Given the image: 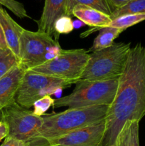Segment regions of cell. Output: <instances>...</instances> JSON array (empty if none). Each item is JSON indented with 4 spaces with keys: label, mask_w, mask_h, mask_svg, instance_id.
<instances>
[{
    "label": "cell",
    "mask_w": 145,
    "mask_h": 146,
    "mask_svg": "<svg viewBox=\"0 0 145 146\" xmlns=\"http://www.w3.org/2000/svg\"><path fill=\"white\" fill-rule=\"evenodd\" d=\"M114 146H139V121H126L117 136Z\"/></svg>",
    "instance_id": "14"
},
{
    "label": "cell",
    "mask_w": 145,
    "mask_h": 146,
    "mask_svg": "<svg viewBox=\"0 0 145 146\" xmlns=\"http://www.w3.org/2000/svg\"><path fill=\"white\" fill-rule=\"evenodd\" d=\"M75 84L74 81L54 78L26 70L16 94L15 102L29 109L39 98L45 96L55 95L58 92L62 93V90Z\"/></svg>",
    "instance_id": "6"
},
{
    "label": "cell",
    "mask_w": 145,
    "mask_h": 146,
    "mask_svg": "<svg viewBox=\"0 0 145 146\" xmlns=\"http://www.w3.org/2000/svg\"><path fill=\"white\" fill-rule=\"evenodd\" d=\"M131 14H145V0H132L121 8L115 9L111 15V19L122 15Z\"/></svg>",
    "instance_id": "19"
},
{
    "label": "cell",
    "mask_w": 145,
    "mask_h": 146,
    "mask_svg": "<svg viewBox=\"0 0 145 146\" xmlns=\"http://www.w3.org/2000/svg\"><path fill=\"white\" fill-rule=\"evenodd\" d=\"M0 24L4 31L7 47L18 58L20 38L25 29L17 24L1 7H0Z\"/></svg>",
    "instance_id": "12"
},
{
    "label": "cell",
    "mask_w": 145,
    "mask_h": 146,
    "mask_svg": "<svg viewBox=\"0 0 145 146\" xmlns=\"http://www.w3.org/2000/svg\"><path fill=\"white\" fill-rule=\"evenodd\" d=\"M61 50L58 41L51 36L24 29L20 38V65L26 70L31 69L55 58Z\"/></svg>",
    "instance_id": "5"
},
{
    "label": "cell",
    "mask_w": 145,
    "mask_h": 146,
    "mask_svg": "<svg viewBox=\"0 0 145 146\" xmlns=\"http://www.w3.org/2000/svg\"><path fill=\"white\" fill-rule=\"evenodd\" d=\"M0 4L9 9L14 15L19 19H31L24 4L16 0H0Z\"/></svg>",
    "instance_id": "21"
},
{
    "label": "cell",
    "mask_w": 145,
    "mask_h": 146,
    "mask_svg": "<svg viewBox=\"0 0 145 146\" xmlns=\"http://www.w3.org/2000/svg\"><path fill=\"white\" fill-rule=\"evenodd\" d=\"M145 116V46L131 48L116 95L108 107L105 131L101 146H114L117 136L127 121Z\"/></svg>",
    "instance_id": "1"
},
{
    "label": "cell",
    "mask_w": 145,
    "mask_h": 146,
    "mask_svg": "<svg viewBox=\"0 0 145 146\" xmlns=\"http://www.w3.org/2000/svg\"><path fill=\"white\" fill-rule=\"evenodd\" d=\"M145 20V14H131L119 16L112 19L109 27L122 29L125 31L129 27Z\"/></svg>",
    "instance_id": "18"
},
{
    "label": "cell",
    "mask_w": 145,
    "mask_h": 146,
    "mask_svg": "<svg viewBox=\"0 0 145 146\" xmlns=\"http://www.w3.org/2000/svg\"><path fill=\"white\" fill-rule=\"evenodd\" d=\"M75 23H76V25H74V28H79V27H80L82 24H84L81 21H80V20L79 21H76Z\"/></svg>",
    "instance_id": "27"
},
{
    "label": "cell",
    "mask_w": 145,
    "mask_h": 146,
    "mask_svg": "<svg viewBox=\"0 0 145 146\" xmlns=\"http://www.w3.org/2000/svg\"><path fill=\"white\" fill-rule=\"evenodd\" d=\"M72 15L77 17L84 24L100 29L109 27L112 19L107 14L85 5H76L73 8Z\"/></svg>",
    "instance_id": "13"
},
{
    "label": "cell",
    "mask_w": 145,
    "mask_h": 146,
    "mask_svg": "<svg viewBox=\"0 0 145 146\" xmlns=\"http://www.w3.org/2000/svg\"><path fill=\"white\" fill-rule=\"evenodd\" d=\"M55 99L52 98L51 96H45L43 98L37 100L34 104V113L38 116H42L50 108V107L53 106Z\"/></svg>",
    "instance_id": "22"
},
{
    "label": "cell",
    "mask_w": 145,
    "mask_h": 146,
    "mask_svg": "<svg viewBox=\"0 0 145 146\" xmlns=\"http://www.w3.org/2000/svg\"><path fill=\"white\" fill-rule=\"evenodd\" d=\"M74 29V24L72 19L68 16H63L55 21L54 24V30L57 37L59 38L61 34H68L72 32Z\"/></svg>",
    "instance_id": "20"
},
{
    "label": "cell",
    "mask_w": 145,
    "mask_h": 146,
    "mask_svg": "<svg viewBox=\"0 0 145 146\" xmlns=\"http://www.w3.org/2000/svg\"><path fill=\"white\" fill-rule=\"evenodd\" d=\"M88 6L92 8L102 11L111 17L114 9L109 5L107 0H67L66 1V16H72V11L76 5Z\"/></svg>",
    "instance_id": "16"
},
{
    "label": "cell",
    "mask_w": 145,
    "mask_h": 146,
    "mask_svg": "<svg viewBox=\"0 0 145 146\" xmlns=\"http://www.w3.org/2000/svg\"><path fill=\"white\" fill-rule=\"evenodd\" d=\"M19 64V58L9 48L0 49V78Z\"/></svg>",
    "instance_id": "17"
},
{
    "label": "cell",
    "mask_w": 145,
    "mask_h": 146,
    "mask_svg": "<svg viewBox=\"0 0 145 146\" xmlns=\"http://www.w3.org/2000/svg\"><path fill=\"white\" fill-rule=\"evenodd\" d=\"M122 29L107 27L99 29V34L94 39L92 47L89 51H96L108 48L114 44V41L123 32Z\"/></svg>",
    "instance_id": "15"
},
{
    "label": "cell",
    "mask_w": 145,
    "mask_h": 146,
    "mask_svg": "<svg viewBox=\"0 0 145 146\" xmlns=\"http://www.w3.org/2000/svg\"><path fill=\"white\" fill-rule=\"evenodd\" d=\"M114 10L121 8L132 0H107Z\"/></svg>",
    "instance_id": "24"
},
{
    "label": "cell",
    "mask_w": 145,
    "mask_h": 146,
    "mask_svg": "<svg viewBox=\"0 0 145 146\" xmlns=\"http://www.w3.org/2000/svg\"><path fill=\"white\" fill-rule=\"evenodd\" d=\"M9 134V128L7 124L0 121V141L7 138Z\"/></svg>",
    "instance_id": "25"
},
{
    "label": "cell",
    "mask_w": 145,
    "mask_h": 146,
    "mask_svg": "<svg viewBox=\"0 0 145 146\" xmlns=\"http://www.w3.org/2000/svg\"><path fill=\"white\" fill-rule=\"evenodd\" d=\"M53 146H58V145H53Z\"/></svg>",
    "instance_id": "28"
},
{
    "label": "cell",
    "mask_w": 145,
    "mask_h": 146,
    "mask_svg": "<svg viewBox=\"0 0 145 146\" xmlns=\"http://www.w3.org/2000/svg\"><path fill=\"white\" fill-rule=\"evenodd\" d=\"M107 105L67 109L43 116V124L26 146H46L48 142L72 131L99 123L105 120Z\"/></svg>",
    "instance_id": "2"
},
{
    "label": "cell",
    "mask_w": 145,
    "mask_h": 146,
    "mask_svg": "<svg viewBox=\"0 0 145 146\" xmlns=\"http://www.w3.org/2000/svg\"><path fill=\"white\" fill-rule=\"evenodd\" d=\"M0 146H26V143L24 141L14 137L7 136L4 138V141Z\"/></svg>",
    "instance_id": "23"
},
{
    "label": "cell",
    "mask_w": 145,
    "mask_h": 146,
    "mask_svg": "<svg viewBox=\"0 0 145 146\" xmlns=\"http://www.w3.org/2000/svg\"><path fill=\"white\" fill-rule=\"evenodd\" d=\"M105 131V120L99 123L72 131L53 140L46 146H101Z\"/></svg>",
    "instance_id": "9"
},
{
    "label": "cell",
    "mask_w": 145,
    "mask_h": 146,
    "mask_svg": "<svg viewBox=\"0 0 145 146\" xmlns=\"http://www.w3.org/2000/svg\"><path fill=\"white\" fill-rule=\"evenodd\" d=\"M119 78L103 81H78L69 95L55 99L54 108L68 109L95 106H109L116 95Z\"/></svg>",
    "instance_id": "4"
},
{
    "label": "cell",
    "mask_w": 145,
    "mask_h": 146,
    "mask_svg": "<svg viewBox=\"0 0 145 146\" xmlns=\"http://www.w3.org/2000/svg\"><path fill=\"white\" fill-rule=\"evenodd\" d=\"M89 52L84 48H62L55 58L29 71L77 83L88 64Z\"/></svg>",
    "instance_id": "7"
},
{
    "label": "cell",
    "mask_w": 145,
    "mask_h": 146,
    "mask_svg": "<svg viewBox=\"0 0 145 146\" xmlns=\"http://www.w3.org/2000/svg\"><path fill=\"white\" fill-rule=\"evenodd\" d=\"M131 49L130 43H114L111 46L90 53L79 81H103L119 78Z\"/></svg>",
    "instance_id": "3"
},
{
    "label": "cell",
    "mask_w": 145,
    "mask_h": 146,
    "mask_svg": "<svg viewBox=\"0 0 145 146\" xmlns=\"http://www.w3.org/2000/svg\"><path fill=\"white\" fill-rule=\"evenodd\" d=\"M67 0H45L43 12L38 21V31L45 33L58 41L54 24L60 17L66 16Z\"/></svg>",
    "instance_id": "10"
},
{
    "label": "cell",
    "mask_w": 145,
    "mask_h": 146,
    "mask_svg": "<svg viewBox=\"0 0 145 146\" xmlns=\"http://www.w3.org/2000/svg\"><path fill=\"white\" fill-rule=\"evenodd\" d=\"M0 121L9 128L7 136L29 142L38 133L43 124V116L35 115L32 111L12 103L0 111Z\"/></svg>",
    "instance_id": "8"
},
{
    "label": "cell",
    "mask_w": 145,
    "mask_h": 146,
    "mask_svg": "<svg viewBox=\"0 0 145 146\" xmlns=\"http://www.w3.org/2000/svg\"><path fill=\"white\" fill-rule=\"evenodd\" d=\"M26 70L18 65L0 78V111L15 102V97Z\"/></svg>",
    "instance_id": "11"
},
{
    "label": "cell",
    "mask_w": 145,
    "mask_h": 146,
    "mask_svg": "<svg viewBox=\"0 0 145 146\" xmlns=\"http://www.w3.org/2000/svg\"><path fill=\"white\" fill-rule=\"evenodd\" d=\"M7 42H6L5 37H4V31H3L2 28H1V26L0 24V49L1 48H7Z\"/></svg>",
    "instance_id": "26"
}]
</instances>
